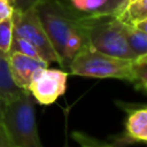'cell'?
Segmentation results:
<instances>
[{
	"mask_svg": "<svg viewBox=\"0 0 147 147\" xmlns=\"http://www.w3.org/2000/svg\"><path fill=\"white\" fill-rule=\"evenodd\" d=\"M34 8L59 56L60 67L68 71L74 57L87 44L80 20L59 0H42Z\"/></svg>",
	"mask_w": 147,
	"mask_h": 147,
	"instance_id": "6da1fadb",
	"label": "cell"
},
{
	"mask_svg": "<svg viewBox=\"0 0 147 147\" xmlns=\"http://www.w3.org/2000/svg\"><path fill=\"white\" fill-rule=\"evenodd\" d=\"M1 126L14 147H44L38 133L34 101L29 91L5 105Z\"/></svg>",
	"mask_w": 147,
	"mask_h": 147,
	"instance_id": "7a4b0ae2",
	"label": "cell"
},
{
	"mask_svg": "<svg viewBox=\"0 0 147 147\" xmlns=\"http://www.w3.org/2000/svg\"><path fill=\"white\" fill-rule=\"evenodd\" d=\"M79 20L88 46L111 56L130 60L136 59L126 40L125 24L116 15Z\"/></svg>",
	"mask_w": 147,
	"mask_h": 147,
	"instance_id": "3957f363",
	"label": "cell"
},
{
	"mask_svg": "<svg viewBox=\"0 0 147 147\" xmlns=\"http://www.w3.org/2000/svg\"><path fill=\"white\" fill-rule=\"evenodd\" d=\"M134 60L101 53L87 44L71 61L68 71L76 76L92 78H116L132 83Z\"/></svg>",
	"mask_w": 147,
	"mask_h": 147,
	"instance_id": "277c9868",
	"label": "cell"
},
{
	"mask_svg": "<svg viewBox=\"0 0 147 147\" xmlns=\"http://www.w3.org/2000/svg\"><path fill=\"white\" fill-rule=\"evenodd\" d=\"M11 21L14 36L23 38L32 44L39 51L42 60L48 64L52 62L60 64L59 56L46 34V31L37 15L36 8H30L24 11L14 10Z\"/></svg>",
	"mask_w": 147,
	"mask_h": 147,
	"instance_id": "5b68a950",
	"label": "cell"
},
{
	"mask_svg": "<svg viewBox=\"0 0 147 147\" xmlns=\"http://www.w3.org/2000/svg\"><path fill=\"white\" fill-rule=\"evenodd\" d=\"M68 75L67 70L42 68L33 76L28 91L38 103L52 105L65 93Z\"/></svg>",
	"mask_w": 147,
	"mask_h": 147,
	"instance_id": "8992f818",
	"label": "cell"
},
{
	"mask_svg": "<svg viewBox=\"0 0 147 147\" xmlns=\"http://www.w3.org/2000/svg\"><path fill=\"white\" fill-rule=\"evenodd\" d=\"M78 18L116 15L124 8L126 0H59Z\"/></svg>",
	"mask_w": 147,
	"mask_h": 147,
	"instance_id": "52a82bcc",
	"label": "cell"
},
{
	"mask_svg": "<svg viewBox=\"0 0 147 147\" xmlns=\"http://www.w3.org/2000/svg\"><path fill=\"white\" fill-rule=\"evenodd\" d=\"M7 59L14 83L17 87L24 91H28L36 72L42 68L48 67V63L42 60L33 59L17 52H10L7 55Z\"/></svg>",
	"mask_w": 147,
	"mask_h": 147,
	"instance_id": "ba28073f",
	"label": "cell"
},
{
	"mask_svg": "<svg viewBox=\"0 0 147 147\" xmlns=\"http://www.w3.org/2000/svg\"><path fill=\"white\" fill-rule=\"evenodd\" d=\"M127 116L124 125V136L126 141L131 142H147V106L125 105Z\"/></svg>",
	"mask_w": 147,
	"mask_h": 147,
	"instance_id": "9c48e42d",
	"label": "cell"
},
{
	"mask_svg": "<svg viewBox=\"0 0 147 147\" xmlns=\"http://www.w3.org/2000/svg\"><path fill=\"white\" fill-rule=\"evenodd\" d=\"M23 92L24 90L17 87L11 78L7 55L0 52V101L6 105L17 99Z\"/></svg>",
	"mask_w": 147,
	"mask_h": 147,
	"instance_id": "30bf717a",
	"label": "cell"
},
{
	"mask_svg": "<svg viewBox=\"0 0 147 147\" xmlns=\"http://www.w3.org/2000/svg\"><path fill=\"white\" fill-rule=\"evenodd\" d=\"M117 17L125 24L134 23L147 18V0H133L126 2L124 8L117 14Z\"/></svg>",
	"mask_w": 147,
	"mask_h": 147,
	"instance_id": "8fae6325",
	"label": "cell"
},
{
	"mask_svg": "<svg viewBox=\"0 0 147 147\" xmlns=\"http://www.w3.org/2000/svg\"><path fill=\"white\" fill-rule=\"evenodd\" d=\"M125 33L129 47L136 59L147 55V33L129 24H125Z\"/></svg>",
	"mask_w": 147,
	"mask_h": 147,
	"instance_id": "7c38bea8",
	"label": "cell"
},
{
	"mask_svg": "<svg viewBox=\"0 0 147 147\" xmlns=\"http://www.w3.org/2000/svg\"><path fill=\"white\" fill-rule=\"evenodd\" d=\"M132 84L137 90L144 92L147 90V55L134 60Z\"/></svg>",
	"mask_w": 147,
	"mask_h": 147,
	"instance_id": "4fadbf2b",
	"label": "cell"
},
{
	"mask_svg": "<svg viewBox=\"0 0 147 147\" xmlns=\"http://www.w3.org/2000/svg\"><path fill=\"white\" fill-rule=\"evenodd\" d=\"M10 52H17L24 55H28L30 57L33 59H38V60H42L39 51L29 41H26L23 38L13 36V41H11V47H10ZM9 52V53H10ZM44 61V60H42ZM46 62V61H45Z\"/></svg>",
	"mask_w": 147,
	"mask_h": 147,
	"instance_id": "5bb4252c",
	"label": "cell"
},
{
	"mask_svg": "<svg viewBox=\"0 0 147 147\" xmlns=\"http://www.w3.org/2000/svg\"><path fill=\"white\" fill-rule=\"evenodd\" d=\"M13 21L11 18L0 23V52L8 55L13 41Z\"/></svg>",
	"mask_w": 147,
	"mask_h": 147,
	"instance_id": "9a60e30c",
	"label": "cell"
},
{
	"mask_svg": "<svg viewBox=\"0 0 147 147\" xmlns=\"http://www.w3.org/2000/svg\"><path fill=\"white\" fill-rule=\"evenodd\" d=\"M72 138L79 144L80 147H118L117 145L113 142H107L103 140H100L98 138L91 137L85 132L80 131H74Z\"/></svg>",
	"mask_w": 147,
	"mask_h": 147,
	"instance_id": "2e32d148",
	"label": "cell"
},
{
	"mask_svg": "<svg viewBox=\"0 0 147 147\" xmlns=\"http://www.w3.org/2000/svg\"><path fill=\"white\" fill-rule=\"evenodd\" d=\"M42 0H15L13 2V8H14V10L24 11L30 8H34Z\"/></svg>",
	"mask_w": 147,
	"mask_h": 147,
	"instance_id": "e0dca14e",
	"label": "cell"
},
{
	"mask_svg": "<svg viewBox=\"0 0 147 147\" xmlns=\"http://www.w3.org/2000/svg\"><path fill=\"white\" fill-rule=\"evenodd\" d=\"M13 11H14V8L11 3H9L6 0H0V23L11 18Z\"/></svg>",
	"mask_w": 147,
	"mask_h": 147,
	"instance_id": "ac0fdd59",
	"label": "cell"
},
{
	"mask_svg": "<svg viewBox=\"0 0 147 147\" xmlns=\"http://www.w3.org/2000/svg\"><path fill=\"white\" fill-rule=\"evenodd\" d=\"M0 147H14V146L9 142V140L7 139V137H6V134H5V131H3L2 126H1V124H0Z\"/></svg>",
	"mask_w": 147,
	"mask_h": 147,
	"instance_id": "d6986e66",
	"label": "cell"
},
{
	"mask_svg": "<svg viewBox=\"0 0 147 147\" xmlns=\"http://www.w3.org/2000/svg\"><path fill=\"white\" fill-rule=\"evenodd\" d=\"M133 26H136L137 29H139V30H141V31H144V32L147 33V18H146V20H142V21H139V22H137V23H134Z\"/></svg>",
	"mask_w": 147,
	"mask_h": 147,
	"instance_id": "ffe728a7",
	"label": "cell"
},
{
	"mask_svg": "<svg viewBox=\"0 0 147 147\" xmlns=\"http://www.w3.org/2000/svg\"><path fill=\"white\" fill-rule=\"evenodd\" d=\"M3 107L5 105L0 101V124H1V119H2V113H3Z\"/></svg>",
	"mask_w": 147,
	"mask_h": 147,
	"instance_id": "44dd1931",
	"label": "cell"
},
{
	"mask_svg": "<svg viewBox=\"0 0 147 147\" xmlns=\"http://www.w3.org/2000/svg\"><path fill=\"white\" fill-rule=\"evenodd\" d=\"M6 1H8V2H9V3H11V6H13V2H14V1H15V0H6Z\"/></svg>",
	"mask_w": 147,
	"mask_h": 147,
	"instance_id": "7402d4cb",
	"label": "cell"
},
{
	"mask_svg": "<svg viewBox=\"0 0 147 147\" xmlns=\"http://www.w3.org/2000/svg\"><path fill=\"white\" fill-rule=\"evenodd\" d=\"M130 1H133V0H126V2H130Z\"/></svg>",
	"mask_w": 147,
	"mask_h": 147,
	"instance_id": "603a6c76",
	"label": "cell"
},
{
	"mask_svg": "<svg viewBox=\"0 0 147 147\" xmlns=\"http://www.w3.org/2000/svg\"><path fill=\"white\" fill-rule=\"evenodd\" d=\"M145 93H146V94H147V90H146V91H145Z\"/></svg>",
	"mask_w": 147,
	"mask_h": 147,
	"instance_id": "cb8c5ba5",
	"label": "cell"
}]
</instances>
